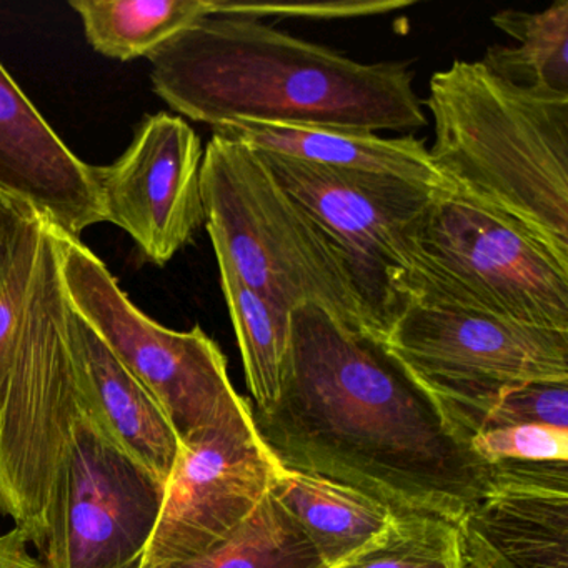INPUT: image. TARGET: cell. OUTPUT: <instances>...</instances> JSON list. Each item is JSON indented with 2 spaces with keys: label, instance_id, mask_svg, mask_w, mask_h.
<instances>
[{
  "label": "cell",
  "instance_id": "obj_14",
  "mask_svg": "<svg viewBox=\"0 0 568 568\" xmlns=\"http://www.w3.org/2000/svg\"><path fill=\"white\" fill-rule=\"evenodd\" d=\"M214 134L255 152L297 159L324 168L387 175L438 192H454L415 135L381 138L375 132L328 125H275L231 122Z\"/></svg>",
  "mask_w": 568,
  "mask_h": 568
},
{
  "label": "cell",
  "instance_id": "obj_3",
  "mask_svg": "<svg viewBox=\"0 0 568 568\" xmlns=\"http://www.w3.org/2000/svg\"><path fill=\"white\" fill-rule=\"evenodd\" d=\"M155 94L211 125L405 131L428 124L407 62L364 64L257 19L212 11L149 55Z\"/></svg>",
  "mask_w": 568,
  "mask_h": 568
},
{
  "label": "cell",
  "instance_id": "obj_17",
  "mask_svg": "<svg viewBox=\"0 0 568 568\" xmlns=\"http://www.w3.org/2000/svg\"><path fill=\"white\" fill-rule=\"evenodd\" d=\"M491 24L518 42L491 45L481 64L524 91L568 99V0L540 12H497Z\"/></svg>",
  "mask_w": 568,
  "mask_h": 568
},
{
  "label": "cell",
  "instance_id": "obj_15",
  "mask_svg": "<svg viewBox=\"0 0 568 568\" xmlns=\"http://www.w3.org/2000/svg\"><path fill=\"white\" fill-rule=\"evenodd\" d=\"M69 337L92 404L114 437L165 485L178 458L179 438L164 412L72 304Z\"/></svg>",
  "mask_w": 568,
  "mask_h": 568
},
{
  "label": "cell",
  "instance_id": "obj_9",
  "mask_svg": "<svg viewBox=\"0 0 568 568\" xmlns=\"http://www.w3.org/2000/svg\"><path fill=\"white\" fill-rule=\"evenodd\" d=\"M255 154L337 245L368 327L387 337L405 305L412 229L438 191L387 175Z\"/></svg>",
  "mask_w": 568,
  "mask_h": 568
},
{
  "label": "cell",
  "instance_id": "obj_22",
  "mask_svg": "<svg viewBox=\"0 0 568 568\" xmlns=\"http://www.w3.org/2000/svg\"><path fill=\"white\" fill-rule=\"evenodd\" d=\"M515 425H548L568 430V382H530L508 388L485 408L474 435Z\"/></svg>",
  "mask_w": 568,
  "mask_h": 568
},
{
  "label": "cell",
  "instance_id": "obj_24",
  "mask_svg": "<svg viewBox=\"0 0 568 568\" xmlns=\"http://www.w3.org/2000/svg\"><path fill=\"white\" fill-rule=\"evenodd\" d=\"M412 6L407 0H342V2H234V0H214V12L241 16V18H294L332 19L367 18L384 16Z\"/></svg>",
  "mask_w": 568,
  "mask_h": 568
},
{
  "label": "cell",
  "instance_id": "obj_6",
  "mask_svg": "<svg viewBox=\"0 0 568 568\" xmlns=\"http://www.w3.org/2000/svg\"><path fill=\"white\" fill-rule=\"evenodd\" d=\"M410 252L405 304L568 332V262L490 209L438 192L412 229Z\"/></svg>",
  "mask_w": 568,
  "mask_h": 568
},
{
  "label": "cell",
  "instance_id": "obj_7",
  "mask_svg": "<svg viewBox=\"0 0 568 568\" xmlns=\"http://www.w3.org/2000/svg\"><path fill=\"white\" fill-rule=\"evenodd\" d=\"M62 284L72 307L144 385L179 444L202 432L254 420L229 377L227 357L199 325L172 331L129 301L108 265L81 239L58 232Z\"/></svg>",
  "mask_w": 568,
  "mask_h": 568
},
{
  "label": "cell",
  "instance_id": "obj_21",
  "mask_svg": "<svg viewBox=\"0 0 568 568\" xmlns=\"http://www.w3.org/2000/svg\"><path fill=\"white\" fill-rule=\"evenodd\" d=\"M341 568H465L458 525L425 514H395L387 530Z\"/></svg>",
  "mask_w": 568,
  "mask_h": 568
},
{
  "label": "cell",
  "instance_id": "obj_1",
  "mask_svg": "<svg viewBox=\"0 0 568 568\" xmlns=\"http://www.w3.org/2000/svg\"><path fill=\"white\" fill-rule=\"evenodd\" d=\"M58 231L44 224L0 377V515L45 568H141L165 485L92 404L69 337Z\"/></svg>",
  "mask_w": 568,
  "mask_h": 568
},
{
  "label": "cell",
  "instance_id": "obj_8",
  "mask_svg": "<svg viewBox=\"0 0 568 568\" xmlns=\"http://www.w3.org/2000/svg\"><path fill=\"white\" fill-rule=\"evenodd\" d=\"M385 342L468 438L508 388L568 382V332L484 312L407 302Z\"/></svg>",
  "mask_w": 568,
  "mask_h": 568
},
{
  "label": "cell",
  "instance_id": "obj_26",
  "mask_svg": "<svg viewBox=\"0 0 568 568\" xmlns=\"http://www.w3.org/2000/svg\"><path fill=\"white\" fill-rule=\"evenodd\" d=\"M34 217V214L26 211L21 205L0 197V288L11 272L16 255Z\"/></svg>",
  "mask_w": 568,
  "mask_h": 568
},
{
  "label": "cell",
  "instance_id": "obj_12",
  "mask_svg": "<svg viewBox=\"0 0 568 568\" xmlns=\"http://www.w3.org/2000/svg\"><path fill=\"white\" fill-rule=\"evenodd\" d=\"M465 568H568V462H497L458 524Z\"/></svg>",
  "mask_w": 568,
  "mask_h": 568
},
{
  "label": "cell",
  "instance_id": "obj_11",
  "mask_svg": "<svg viewBox=\"0 0 568 568\" xmlns=\"http://www.w3.org/2000/svg\"><path fill=\"white\" fill-rule=\"evenodd\" d=\"M202 159L194 129L159 112L142 119L118 161L92 165L104 222L128 232L144 261L164 267L204 224Z\"/></svg>",
  "mask_w": 568,
  "mask_h": 568
},
{
  "label": "cell",
  "instance_id": "obj_19",
  "mask_svg": "<svg viewBox=\"0 0 568 568\" xmlns=\"http://www.w3.org/2000/svg\"><path fill=\"white\" fill-rule=\"evenodd\" d=\"M215 257L254 410H268L277 402L284 382L291 317L247 287L224 254L215 252Z\"/></svg>",
  "mask_w": 568,
  "mask_h": 568
},
{
  "label": "cell",
  "instance_id": "obj_13",
  "mask_svg": "<svg viewBox=\"0 0 568 568\" xmlns=\"http://www.w3.org/2000/svg\"><path fill=\"white\" fill-rule=\"evenodd\" d=\"M0 197L72 239L104 222L92 165L62 142L2 64Z\"/></svg>",
  "mask_w": 568,
  "mask_h": 568
},
{
  "label": "cell",
  "instance_id": "obj_20",
  "mask_svg": "<svg viewBox=\"0 0 568 568\" xmlns=\"http://www.w3.org/2000/svg\"><path fill=\"white\" fill-rule=\"evenodd\" d=\"M165 568H328L294 518L268 491L254 514L221 544Z\"/></svg>",
  "mask_w": 568,
  "mask_h": 568
},
{
  "label": "cell",
  "instance_id": "obj_2",
  "mask_svg": "<svg viewBox=\"0 0 568 568\" xmlns=\"http://www.w3.org/2000/svg\"><path fill=\"white\" fill-rule=\"evenodd\" d=\"M255 430L285 468L357 488L395 514L458 525L491 464L385 338L315 304L291 312L284 382Z\"/></svg>",
  "mask_w": 568,
  "mask_h": 568
},
{
  "label": "cell",
  "instance_id": "obj_16",
  "mask_svg": "<svg viewBox=\"0 0 568 568\" xmlns=\"http://www.w3.org/2000/svg\"><path fill=\"white\" fill-rule=\"evenodd\" d=\"M271 494L328 568L344 567L371 547L395 517L390 507L357 488L282 465Z\"/></svg>",
  "mask_w": 568,
  "mask_h": 568
},
{
  "label": "cell",
  "instance_id": "obj_4",
  "mask_svg": "<svg viewBox=\"0 0 568 568\" xmlns=\"http://www.w3.org/2000/svg\"><path fill=\"white\" fill-rule=\"evenodd\" d=\"M422 104L435 168L455 194L525 229L568 262V99L524 91L481 61L435 72Z\"/></svg>",
  "mask_w": 568,
  "mask_h": 568
},
{
  "label": "cell",
  "instance_id": "obj_27",
  "mask_svg": "<svg viewBox=\"0 0 568 568\" xmlns=\"http://www.w3.org/2000/svg\"><path fill=\"white\" fill-rule=\"evenodd\" d=\"M29 535L18 525L0 535V568H45L42 558L29 551Z\"/></svg>",
  "mask_w": 568,
  "mask_h": 568
},
{
  "label": "cell",
  "instance_id": "obj_18",
  "mask_svg": "<svg viewBox=\"0 0 568 568\" xmlns=\"http://www.w3.org/2000/svg\"><path fill=\"white\" fill-rule=\"evenodd\" d=\"M85 39L115 61L148 59L214 11V0H72Z\"/></svg>",
  "mask_w": 568,
  "mask_h": 568
},
{
  "label": "cell",
  "instance_id": "obj_10",
  "mask_svg": "<svg viewBox=\"0 0 568 568\" xmlns=\"http://www.w3.org/2000/svg\"><path fill=\"white\" fill-rule=\"evenodd\" d=\"M278 465L254 420L179 444L141 568L182 564L231 537L267 497Z\"/></svg>",
  "mask_w": 568,
  "mask_h": 568
},
{
  "label": "cell",
  "instance_id": "obj_25",
  "mask_svg": "<svg viewBox=\"0 0 568 568\" xmlns=\"http://www.w3.org/2000/svg\"><path fill=\"white\" fill-rule=\"evenodd\" d=\"M44 222L39 217L32 219L28 234L22 241L21 248L16 255L11 272L0 288V377L4 374L9 355L18 337L19 325L24 314L36 258H38L39 242H41Z\"/></svg>",
  "mask_w": 568,
  "mask_h": 568
},
{
  "label": "cell",
  "instance_id": "obj_5",
  "mask_svg": "<svg viewBox=\"0 0 568 568\" xmlns=\"http://www.w3.org/2000/svg\"><path fill=\"white\" fill-rule=\"evenodd\" d=\"M201 194L214 252L282 315L315 304L345 325L372 332L337 245L254 151L212 135Z\"/></svg>",
  "mask_w": 568,
  "mask_h": 568
},
{
  "label": "cell",
  "instance_id": "obj_23",
  "mask_svg": "<svg viewBox=\"0 0 568 568\" xmlns=\"http://www.w3.org/2000/svg\"><path fill=\"white\" fill-rule=\"evenodd\" d=\"M471 448L488 464L497 462H568V430L548 425H515L478 432Z\"/></svg>",
  "mask_w": 568,
  "mask_h": 568
}]
</instances>
